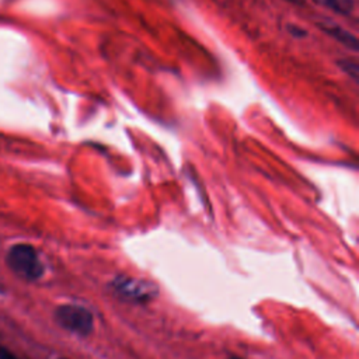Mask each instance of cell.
<instances>
[{"mask_svg":"<svg viewBox=\"0 0 359 359\" xmlns=\"http://www.w3.org/2000/svg\"><path fill=\"white\" fill-rule=\"evenodd\" d=\"M323 1L325 3V6H328L335 13H339L344 15L351 14L355 7L353 0H323Z\"/></svg>","mask_w":359,"mask_h":359,"instance_id":"cell-5","label":"cell"},{"mask_svg":"<svg viewBox=\"0 0 359 359\" xmlns=\"http://www.w3.org/2000/svg\"><path fill=\"white\" fill-rule=\"evenodd\" d=\"M53 318L56 324L79 337H87L94 330V316L93 313L80 304L66 303L55 309Z\"/></svg>","mask_w":359,"mask_h":359,"instance_id":"cell-2","label":"cell"},{"mask_svg":"<svg viewBox=\"0 0 359 359\" xmlns=\"http://www.w3.org/2000/svg\"><path fill=\"white\" fill-rule=\"evenodd\" d=\"M286 1H289V3H293V4H299V6H302V4H304V1H306V0H286Z\"/></svg>","mask_w":359,"mask_h":359,"instance_id":"cell-8","label":"cell"},{"mask_svg":"<svg viewBox=\"0 0 359 359\" xmlns=\"http://www.w3.org/2000/svg\"><path fill=\"white\" fill-rule=\"evenodd\" d=\"M320 28L325 34H328L331 38H334L339 43H342L344 46H348L352 50H358V39L349 31H346L338 25H334V24H323V25H320Z\"/></svg>","mask_w":359,"mask_h":359,"instance_id":"cell-4","label":"cell"},{"mask_svg":"<svg viewBox=\"0 0 359 359\" xmlns=\"http://www.w3.org/2000/svg\"><path fill=\"white\" fill-rule=\"evenodd\" d=\"M109 289L119 299L129 303H147L153 300L158 294V289L156 285L132 276H116L109 282Z\"/></svg>","mask_w":359,"mask_h":359,"instance_id":"cell-3","label":"cell"},{"mask_svg":"<svg viewBox=\"0 0 359 359\" xmlns=\"http://www.w3.org/2000/svg\"><path fill=\"white\" fill-rule=\"evenodd\" d=\"M6 264L17 276L28 282L38 280L45 272L38 251L28 243L11 245L6 254Z\"/></svg>","mask_w":359,"mask_h":359,"instance_id":"cell-1","label":"cell"},{"mask_svg":"<svg viewBox=\"0 0 359 359\" xmlns=\"http://www.w3.org/2000/svg\"><path fill=\"white\" fill-rule=\"evenodd\" d=\"M0 359H20V358L14 355L8 348L0 345Z\"/></svg>","mask_w":359,"mask_h":359,"instance_id":"cell-7","label":"cell"},{"mask_svg":"<svg viewBox=\"0 0 359 359\" xmlns=\"http://www.w3.org/2000/svg\"><path fill=\"white\" fill-rule=\"evenodd\" d=\"M338 65H339V67L346 73V74H349L353 80H358V65H356V62H352V60H339L338 62Z\"/></svg>","mask_w":359,"mask_h":359,"instance_id":"cell-6","label":"cell"},{"mask_svg":"<svg viewBox=\"0 0 359 359\" xmlns=\"http://www.w3.org/2000/svg\"><path fill=\"white\" fill-rule=\"evenodd\" d=\"M229 359H243V358H240V356H236V355H234V356H230Z\"/></svg>","mask_w":359,"mask_h":359,"instance_id":"cell-9","label":"cell"},{"mask_svg":"<svg viewBox=\"0 0 359 359\" xmlns=\"http://www.w3.org/2000/svg\"><path fill=\"white\" fill-rule=\"evenodd\" d=\"M60 359H66V358H60Z\"/></svg>","mask_w":359,"mask_h":359,"instance_id":"cell-11","label":"cell"},{"mask_svg":"<svg viewBox=\"0 0 359 359\" xmlns=\"http://www.w3.org/2000/svg\"><path fill=\"white\" fill-rule=\"evenodd\" d=\"M0 293H3V289H1V287H0Z\"/></svg>","mask_w":359,"mask_h":359,"instance_id":"cell-10","label":"cell"}]
</instances>
